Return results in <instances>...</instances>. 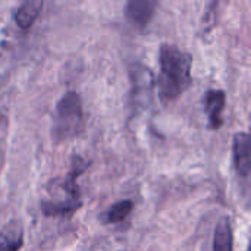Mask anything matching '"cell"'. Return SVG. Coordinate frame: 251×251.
Wrapping results in <instances>:
<instances>
[{
	"mask_svg": "<svg viewBox=\"0 0 251 251\" xmlns=\"http://www.w3.org/2000/svg\"><path fill=\"white\" fill-rule=\"evenodd\" d=\"M159 97L163 103H171L191 85L193 57L174 44H163L159 51Z\"/></svg>",
	"mask_w": 251,
	"mask_h": 251,
	"instance_id": "obj_1",
	"label": "cell"
},
{
	"mask_svg": "<svg viewBox=\"0 0 251 251\" xmlns=\"http://www.w3.org/2000/svg\"><path fill=\"white\" fill-rule=\"evenodd\" d=\"M24 246V228L12 219L0 229V251H19Z\"/></svg>",
	"mask_w": 251,
	"mask_h": 251,
	"instance_id": "obj_7",
	"label": "cell"
},
{
	"mask_svg": "<svg viewBox=\"0 0 251 251\" xmlns=\"http://www.w3.org/2000/svg\"><path fill=\"white\" fill-rule=\"evenodd\" d=\"M134 203L131 200H122L115 203L112 207H109L103 215H101V222L106 225H115L124 222L132 212Z\"/></svg>",
	"mask_w": 251,
	"mask_h": 251,
	"instance_id": "obj_10",
	"label": "cell"
},
{
	"mask_svg": "<svg viewBox=\"0 0 251 251\" xmlns=\"http://www.w3.org/2000/svg\"><path fill=\"white\" fill-rule=\"evenodd\" d=\"M234 166L240 178L249 179L251 172V140L247 132H237L232 143Z\"/></svg>",
	"mask_w": 251,
	"mask_h": 251,
	"instance_id": "obj_4",
	"label": "cell"
},
{
	"mask_svg": "<svg viewBox=\"0 0 251 251\" xmlns=\"http://www.w3.org/2000/svg\"><path fill=\"white\" fill-rule=\"evenodd\" d=\"M87 163L79 157L72 162V169L63 179H54L49 184L50 197L41 200V212L49 218H71L82 204L78 188V178L85 171Z\"/></svg>",
	"mask_w": 251,
	"mask_h": 251,
	"instance_id": "obj_2",
	"label": "cell"
},
{
	"mask_svg": "<svg viewBox=\"0 0 251 251\" xmlns=\"http://www.w3.org/2000/svg\"><path fill=\"white\" fill-rule=\"evenodd\" d=\"M43 1L44 0H22L21 1L15 15V21L22 29H26L34 24V21L41 12Z\"/></svg>",
	"mask_w": 251,
	"mask_h": 251,
	"instance_id": "obj_8",
	"label": "cell"
},
{
	"mask_svg": "<svg viewBox=\"0 0 251 251\" xmlns=\"http://www.w3.org/2000/svg\"><path fill=\"white\" fill-rule=\"evenodd\" d=\"M82 103L76 93H66L57 103L53 122V137L56 141H66L78 137L84 131Z\"/></svg>",
	"mask_w": 251,
	"mask_h": 251,
	"instance_id": "obj_3",
	"label": "cell"
},
{
	"mask_svg": "<svg viewBox=\"0 0 251 251\" xmlns=\"http://www.w3.org/2000/svg\"><path fill=\"white\" fill-rule=\"evenodd\" d=\"M156 6L157 0H128L126 18L134 26L143 29L151 21Z\"/></svg>",
	"mask_w": 251,
	"mask_h": 251,
	"instance_id": "obj_5",
	"label": "cell"
},
{
	"mask_svg": "<svg viewBox=\"0 0 251 251\" xmlns=\"http://www.w3.org/2000/svg\"><path fill=\"white\" fill-rule=\"evenodd\" d=\"M226 96L222 90H210L204 96V106L209 118V126L212 129H219L224 124L222 113L225 109Z\"/></svg>",
	"mask_w": 251,
	"mask_h": 251,
	"instance_id": "obj_6",
	"label": "cell"
},
{
	"mask_svg": "<svg viewBox=\"0 0 251 251\" xmlns=\"http://www.w3.org/2000/svg\"><path fill=\"white\" fill-rule=\"evenodd\" d=\"M213 251H234V234L228 218L221 219L213 237Z\"/></svg>",
	"mask_w": 251,
	"mask_h": 251,
	"instance_id": "obj_9",
	"label": "cell"
}]
</instances>
